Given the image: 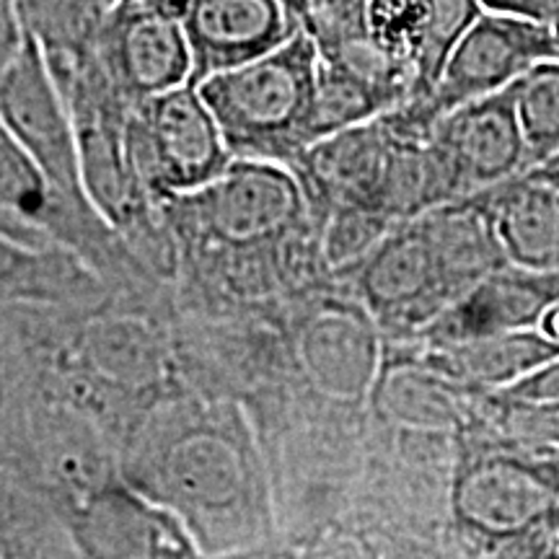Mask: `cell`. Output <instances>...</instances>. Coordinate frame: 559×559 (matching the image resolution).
Segmentation results:
<instances>
[{
  "mask_svg": "<svg viewBox=\"0 0 559 559\" xmlns=\"http://www.w3.org/2000/svg\"><path fill=\"white\" fill-rule=\"evenodd\" d=\"M383 353L386 337L381 326L345 285L313 298L296 332V355L306 381L326 402L349 412L368 409Z\"/></svg>",
  "mask_w": 559,
  "mask_h": 559,
  "instance_id": "9c48e42d",
  "label": "cell"
},
{
  "mask_svg": "<svg viewBox=\"0 0 559 559\" xmlns=\"http://www.w3.org/2000/svg\"><path fill=\"white\" fill-rule=\"evenodd\" d=\"M528 174L534 179L544 181V185L557 187V190H559V153L551 160H547V164L539 166V169H534V171H528Z\"/></svg>",
  "mask_w": 559,
  "mask_h": 559,
  "instance_id": "4316f807",
  "label": "cell"
},
{
  "mask_svg": "<svg viewBox=\"0 0 559 559\" xmlns=\"http://www.w3.org/2000/svg\"><path fill=\"white\" fill-rule=\"evenodd\" d=\"M181 26L192 50V83L267 55L306 29L283 0H185Z\"/></svg>",
  "mask_w": 559,
  "mask_h": 559,
  "instance_id": "7c38bea8",
  "label": "cell"
},
{
  "mask_svg": "<svg viewBox=\"0 0 559 559\" xmlns=\"http://www.w3.org/2000/svg\"><path fill=\"white\" fill-rule=\"evenodd\" d=\"M404 94L386 83L370 79L362 70L334 58H321L317 68V91H313L311 140L334 135L376 117L386 115L404 104ZM311 143V145H313Z\"/></svg>",
  "mask_w": 559,
  "mask_h": 559,
  "instance_id": "e0dca14e",
  "label": "cell"
},
{
  "mask_svg": "<svg viewBox=\"0 0 559 559\" xmlns=\"http://www.w3.org/2000/svg\"><path fill=\"white\" fill-rule=\"evenodd\" d=\"M181 13L185 0L109 3L99 34V60L130 107L192 81V50Z\"/></svg>",
  "mask_w": 559,
  "mask_h": 559,
  "instance_id": "30bf717a",
  "label": "cell"
},
{
  "mask_svg": "<svg viewBox=\"0 0 559 559\" xmlns=\"http://www.w3.org/2000/svg\"><path fill=\"white\" fill-rule=\"evenodd\" d=\"M366 29L381 52L417 75V58L425 37L423 0H370Z\"/></svg>",
  "mask_w": 559,
  "mask_h": 559,
  "instance_id": "ffe728a7",
  "label": "cell"
},
{
  "mask_svg": "<svg viewBox=\"0 0 559 559\" xmlns=\"http://www.w3.org/2000/svg\"><path fill=\"white\" fill-rule=\"evenodd\" d=\"M515 451L531 466V472L539 477L551 498L559 502V443H539V440H515Z\"/></svg>",
  "mask_w": 559,
  "mask_h": 559,
  "instance_id": "603a6c76",
  "label": "cell"
},
{
  "mask_svg": "<svg viewBox=\"0 0 559 559\" xmlns=\"http://www.w3.org/2000/svg\"><path fill=\"white\" fill-rule=\"evenodd\" d=\"M111 0H19L21 24L37 41L55 81L99 58V34Z\"/></svg>",
  "mask_w": 559,
  "mask_h": 559,
  "instance_id": "2e32d148",
  "label": "cell"
},
{
  "mask_svg": "<svg viewBox=\"0 0 559 559\" xmlns=\"http://www.w3.org/2000/svg\"><path fill=\"white\" fill-rule=\"evenodd\" d=\"M425 3V37L417 58L415 94L412 99H425L436 86L440 70L459 45V39L469 32V26L487 9L481 0H423Z\"/></svg>",
  "mask_w": 559,
  "mask_h": 559,
  "instance_id": "d6986e66",
  "label": "cell"
},
{
  "mask_svg": "<svg viewBox=\"0 0 559 559\" xmlns=\"http://www.w3.org/2000/svg\"><path fill=\"white\" fill-rule=\"evenodd\" d=\"M171 202L190 218L200 247L236 257L272 251L317 230L296 169L275 160L234 158L218 179Z\"/></svg>",
  "mask_w": 559,
  "mask_h": 559,
  "instance_id": "277c9868",
  "label": "cell"
},
{
  "mask_svg": "<svg viewBox=\"0 0 559 559\" xmlns=\"http://www.w3.org/2000/svg\"><path fill=\"white\" fill-rule=\"evenodd\" d=\"M536 330H539L547 340L555 342V345H559V300H555V304L544 311V317L539 319V324H536Z\"/></svg>",
  "mask_w": 559,
  "mask_h": 559,
  "instance_id": "484cf974",
  "label": "cell"
},
{
  "mask_svg": "<svg viewBox=\"0 0 559 559\" xmlns=\"http://www.w3.org/2000/svg\"><path fill=\"white\" fill-rule=\"evenodd\" d=\"M0 124L47 179L75 236L86 234L88 221H102L83 190L73 117L45 55L29 34L16 58L0 73Z\"/></svg>",
  "mask_w": 559,
  "mask_h": 559,
  "instance_id": "8992f818",
  "label": "cell"
},
{
  "mask_svg": "<svg viewBox=\"0 0 559 559\" xmlns=\"http://www.w3.org/2000/svg\"><path fill=\"white\" fill-rule=\"evenodd\" d=\"M557 34H559V21H557Z\"/></svg>",
  "mask_w": 559,
  "mask_h": 559,
  "instance_id": "f1b7e54d",
  "label": "cell"
},
{
  "mask_svg": "<svg viewBox=\"0 0 559 559\" xmlns=\"http://www.w3.org/2000/svg\"><path fill=\"white\" fill-rule=\"evenodd\" d=\"M368 3L370 0H309L306 29L319 50L366 34Z\"/></svg>",
  "mask_w": 559,
  "mask_h": 559,
  "instance_id": "44dd1931",
  "label": "cell"
},
{
  "mask_svg": "<svg viewBox=\"0 0 559 559\" xmlns=\"http://www.w3.org/2000/svg\"><path fill=\"white\" fill-rule=\"evenodd\" d=\"M510 88L528 171H534L559 153V58L536 62L510 83Z\"/></svg>",
  "mask_w": 559,
  "mask_h": 559,
  "instance_id": "ac0fdd59",
  "label": "cell"
},
{
  "mask_svg": "<svg viewBox=\"0 0 559 559\" xmlns=\"http://www.w3.org/2000/svg\"><path fill=\"white\" fill-rule=\"evenodd\" d=\"M70 536L83 557L187 559L202 549L187 523L128 479H104L81 495Z\"/></svg>",
  "mask_w": 559,
  "mask_h": 559,
  "instance_id": "8fae6325",
  "label": "cell"
},
{
  "mask_svg": "<svg viewBox=\"0 0 559 559\" xmlns=\"http://www.w3.org/2000/svg\"><path fill=\"white\" fill-rule=\"evenodd\" d=\"M498 394L513 402L526 404H557L559 402V355L531 370L521 381L510 383V386L500 389Z\"/></svg>",
  "mask_w": 559,
  "mask_h": 559,
  "instance_id": "7402d4cb",
  "label": "cell"
},
{
  "mask_svg": "<svg viewBox=\"0 0 559 559\" xmlns=\"http://www.w3.org/2000/svg\"><path fill=\"white\" fill-rule=\"evenodd\" d=\"M481 5L487 11L519 13V16L547 21V24L559 21V0H481Z\"/></svg>",
  "mask_w": 559,
  "mask_h": 559,
  "instance_id": "d4e9b609",
  "label": "cell"
},
{
  "mask_svg": "<svg viewBox=\"0 0 559 559\" xmlns=\"http://www.w3.org/2000/svg\"><path fill=\"white\" fill-rule=\"evenodd\" d=\"M508 264L479 198L445 202L396 223L334 280L366 306L386 340H412Z\"/></svg>",
  "mask_w": 559,
  "mask_h": 559,
  "instance_id": "7a4b0ae2",
  "label": "cell"
},
{
  "mask_svg": "<svg viewBox=\"0 0 559 559\" xmlns=\"http://www.w3.org/2000/svg\"><path fill=\"white\" fill-rule=\"evenodd\" d=\"M24 37L26 29L21 24L19 0H0V73L19 55Z\"/></svg>",
  "mask_w": 559,
  "mask_h": 559,
  "instance_id": "cb8c5ba5",
  "label": "cell"
},
{
  "mask_svg": "<svg viewBox=\"0 0 559 559\" xmlns=\"http://www.w3.org/2000/svg\"><path fill=\"white\" fill-rule=\"evenodd\" d=\"M124 145L132 171L156 205L202 190L234 160L213 109L192 81L132 104Z\"/></svg>",
  "mask_w": 559,
  "mask_h": 559,
  "instance_id": "5b68a950",
  "label": "cell"
},
{
  "mask_svg": "<svg viewBox=\"0 0 559 559\" xmlns=\"http://www.w3.org/2000/svg\"><path fill=\"white\" fill-rule=\"evenodd\" d=\"M283 3H288L290 9L298 13L300 21H304V26H306V16H309V0H283Z\"/></svg>",
  "mask_w": 559,
  "mask_h": 559,
  "instance_id": "83f0119b",
  "label": "cell"
},
{
  "mask_svg": "<svg viewBox=\"0 0 559 559\" xmlns=\"http://www.w3.org/2000/svg\"><path fill=\"white\" fill-rule=\"evenodd\" d=\"M428 151L443 205L477 198L528 174L513 88L495 91L438 117L428 132Z\"/></svg>",
  "mask_w": 559,
  "mask_h": 559,
  "instance_id": "ba28073f",
  "label": "cell"
},
{
  "mask_svg": "<svg viewBox=\"0 0 559 559\" xmlns=\"http://www.w3.org/2000/svg\"><path fill=\"white\" fill-rule=\"evenodd\" d=\"M124 479L171 508L202 555L243 549L272 531L260 453L234 407L179 404L160 412Z\"/></svg>",
  "mask_w": 559,
  "mask_h": 559,
  "instance_id": "6da1fadb",
  "label": "cell"
},
{
  "mask_svg": "<svg viewBox=\"0 0 559 559\" xmlns=\"http://www.w3.org/2000/svg\"><path fill=\"white\" fill-rule=\"evenodd\" d=\"M319 47L309 29L198 83L234 158L293 166L311 140Z\"/></svg>",
  "mask_w": 559,
  "mask_h": 559,
  "instance_id": "3957f363",
  "label": "cell"
},
{
  "mask_svg": "<svg viewBox=\"0 0 559 559\" xmlns=\"http://www.w3.org/2000/svg\"><path fill=\"white\" fill-rule=\"evenodd\" d=\"M555 300H559V270H531L508 262L481 277L466 296L412 340L453 345L492 334L536 330Z\"/></svg>",
  "mask_w": 559,
  "mask_h": 559,
  "instance_id": "4fadbf2b",
  "label": "cell"
},
{
  "mask_svg": "<svg viewBox=\"0 0 559 559\" xmlns=\"http://www.w3.org/2000/svg\"><path fill=\"white\" fill-rule=\"evenodd\" d=\"M415 342L440 370L481 391L506 389L559 355V345L544 337L539 330L492 334L453 345Z\"/></svg>",
  "mask_w": 559,
  "mask_h": 559,
  "instance_id": "9a60e30c",
  "label": "cell"
},
{
  "mask_svg": "<svg viewBox=\"0 0 559 559\" xmlns=\"http://www.w3.org/2000/svg\"><path fill=\"white\" fill-rule=\"evenodd\" d=\"M492 218L508 262L559 270V190L531 174L477 194Z\"/></svg>",
  "mask_w": 559,
  "mask_h": 559,
  "instance_id": "5bb4252c",
  "label": "cell"
},
{
  "mask_svg": "<svg viewBox=\"0 0 559 559\" xmlns=\"http://www.w3.org/2000/svg\"><path fill=\"white\" fill-rule=\"evenodd\" d=\"M549 58H559L557 24L485 11L453 47L430 94L404 104L432 128L445 111L508 88L528 68Z\"/></svg>",
  "mask_w": 559,
  "mask_h": 559,
  "instance_id": "52a82bcc",
  "label": "cell"
}]
</instances>
